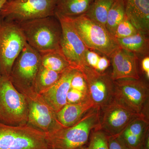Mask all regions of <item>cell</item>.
<instances>
[{
    "mask_svg": "<svg viewBox=\"0 0 149 149\" xmlns=\"http://www.w3.org/2000/svg\"><path fill=\"white\" fill-rule=\"evenodd\" d=\"M26 42L40 54L60 50V22L55 16L18 23Z\"/></svg>",
    "mask_w": 149,
    "mask_h": 149,
    "instance_id": "obj_1",
    "label": "cell"
},
{
    "mask_svg": "<svg viewBox=\"0 0 149 149\" xmlns=\"http://www.w3.org/2000/svg\"><path fill=\"white\" fill-rule=\"evenodd\" d=\"M100 108L96 107L75 125L46 133L49 149H76L85 146L91 132L99 128Z\"/></svg>",
    "mask_w": 149,
    "mask_h": 149,
    "instance_id": "obj_2",
    "label": "cell"
},
{
    "mask_svg": "<svg viewBox=\"0 0 149 149\" xmlns=\"http://www.w3.org/2000/svg\"><path fill=\"white\" fill-rule=\"evenodd\" d=\"M69 17L72 26L88 49L111 57L120 48L115 37L105 27L93 21L85 14Z\"/></svg>",
    "mask_w": 149,
    "mask_h": 149,
    "instance_id": "obj_3",
    "label": "cell"
},
{
    "mask_svg": "<svg viewBox=\"0 0 149 149\" xmlns=\"http://www.w3.org/2000/svg\"><path fill=\"white\" fill-rule=\"evenodd\" d=\"M28 106L27 99L14 86L9 77L0 78V123L6 125L27 124Z\"/></svg>",
    "mask_w": 149,
    "mask_h": 149,
    "instance_id": "obj_4",
    "label": "cell"
},
{
    "mask_svg": "<svg viewBox=\"0 0 149 149\" xmlns=\"http://www.w3.org/2000/svg\"><path fill=\"white\" fill-rule=\"evenodd\" d=\"M26 40L18 23L0 18V72L9 77Z\"/></svg>",
    "mask_w": 149,
    "mask_h": 149,
    "instance_id": "obj_5",
    "label": "cell"
},
{
    "mask_svg": "<svg viewBox=\"0 0 149 149\" xmlns=\"http://www.w3.org/2000/svg\"><path fill=\"white\" fill-rule=\"evenodd\" d=\"M46 136L27 124L13 126L0 123V149H49Z\"/></svg>",
    "mask_w": 149,
    "mask_h": 149,
    "instance_id": "obj_6",
    "label": "cell"
},
{
    "mask_svg": "<svg viewBox=\"0 0 149 149\" xmlns=\"http://www.w3.org/2000/svg\"><path fill=\"white\" fill-rule=\"evenodd\" d=\"M56 0H7L0 10V18L17 23L55 16Z\"/></svg>",
    "mask_w": 149,
    "mask_h": 149,
    "instance_id": "obj_7",
    "label": "cell"
},
{
    "mask_svg": "<svg viewBox=\"0 0 149 149\" xmlns=\"http://www.w3.org/2000/svg\"><path fill=\"white\" fill-rule=\"evenodd\" d=\"M114 99L136 114L146 116L148 104V86L139 79L124 78L113 81Z\"/></svg>",
    "mask_w": 149,
    "mask_h": 149,
    "instance_id": "obj_8",
    "label": "cell"
},
{
    "mask_svg": "<svg viewBox=\"0 0 149 149\" xmlns=\"http://www.w3.org/2000/svg\"><path fill=\"white\" fill-rule=\"evenodd\" d=\"M41 65V54L26 43L14 62L9 77L19 92L35 90L36 76Z\"/></svg>",
    "mask_w": 149,
    "mask_h": 149,
    "instance_id": "obj_9",
    "label": "cell"
},
{
    "mask_svg": "<svg viewBox=\"0 0 149 149\" xmlns=\"http://www.w3.org/2000/svg\"><path fill=\"white\" fill-rule=\"evenodd\" d=\"M58 19L62 29L61 52L71 67L83 73L89 66L86 60L88 48L72 26L69 17L55 16Z\"/></svg>",
    "mask_w": 149,
    "mask_h": 149,
    "instance_id": "obj_10",
    "label": "cell"
},
{
    "mask_svg": "<svg viewBox=\"0 0 149 149\" xmlns=\"http://www.w3.org/2000/svg\"><path fill=\"white\" fill-rule=\"evenodd\" d=\"M27 99L28 106L27 124L42 132L48 133L63 128L56 117V113L35 90L19 92Z\"/></svg>",
    "mask_w": 149,
    "mask_h": 149,
    "instance_id": "obj_11",
    "label": "cell"
},
{
    "mask_svg": "<svg viewBox=\"0 0 149 149\" xmlns=\"http://www.w3.org/2000/svg\"><path fill=\"white\" fill-rule=\"evenodd\" d=\"M139 116L114 99L100 109L99 128L108 136H116Z\"/></svg>",
    "mask_w": 149,
    "mask_h": 149,
    "instance_id": "obj_12",
    "label": "cell"
},
{
    "mask_svg": "<svg viewBox=\"0 0 149 149\" xmlns=\"http://www.w3.org/2000/svg\"><path fill=\"white\" fill-rule=\"evenodd\" d=\"M83 74L90 100L96 106L102 108L114 100V83L110 75L89 67Z\"/></svg>",
    "mask_w": 149,
    "mask_h": 149,
    "instance_id": "obj_13",
    "label": "cell"
},
{
    "mask_svg": "<svg viewBox=\"0 0 149 149\" xmlns=\"http://www.w3.org/2000/svg\"><path fill=\"white\" fill-rule=\"evenodd\" d=\"M77 71L73 68H69L62 73L59 79L52 87L40 94L56 113L67 104V95L70 88L71 80Z\"/></svg>",
    "mask_w": 149,
    "mask_h": 149,
    "instance_id": "obj_14",
    "label": "cell"
},
{
    "mask_svg": "<svg viewBox=\"0 0 149 149\" xmlns=\"http://www.w3.org/2000/svg\"><path fill=\"white\" fill-rule=\"evenodd\" d=\"M112 71L110 76L114 80L124 78L140 79L138 67V56L120 48L111 56Z\"/></svg>",
    "mask_w": 149,
    "mask_h": 149,
    "instance_id": "obj_15",
    "label": "cell"
},
{
    "mask_svg": "<svg viewBox=\"0 0 149 149\" xmlns=\"http://www.w3.org/2000/svg\"><path fill=\"white\" fill-rule=\"evenodd\" d=\"M149 127L148 118L141 116L132 120L117 136L128 149H142L148 134Z\"/></svg>",
    "mask_w": 149,
    "mask_h": 149,
    "instance_id": "obj_16",
    "label": "cell"
},
{
    "mask_svg": "<svg viewBox=\"0 0 149 149\" xmlns=\"http://www.w3.org/2000/svg\"><path fill=\"white\" fill-rule=\"evenodd\" d=\"M126 16L139 32L149 33V0H123Z\"/></svg>",
    "mask_w": 149,
    "mask_h": 149,
    "instance_id": "obj_17",
    "label": "cell"
},
{
    "mask_svg": "<svg viewBox=\"0 0 149 149\" xmlns=\"http://www.w3.org/2000/svg\"><path fill=\"white\" fill-rule=\"evenodd\" d=\"M96 107L90 99L80 103L66 104L56 113V117L63 128H67L75 125Z\"/></svg>",
    "mask_w": 149,
    "mask_h": 149,
    "instance_id": "obj_18",
    "label": "cell"
},
{
    "mask_svg": "<svg viewBox=\"0 0 149 149\" xmlns=\"http://www.w3.org/2000/svg\"><path fill=\"white\" fill-rule=\"evenodd\" d=\"M94 0H56L55 16L74 17L85 14Z\"/></svg>",
    "mask_w": 149,
    "mask_h": 149,
    "instance_id": "obj_19",
    "label": "cell"
},
{
    "mask_svg": "<svg viewBox=\"0 0 149 149\" xmlns=\"http://www.w3.org/2000/svg\"><path fill=\"white\" fill-rule=\"evenodd\" d=\"M148 35L138 32L125 38L116 39L120 47L138 55H145L149 52Z\"/></svg>",
    "mask_w": 149,
    "mask_h": 149,
    "instance_id": "obj_20",
    "label": "cell"
},
{
    "mask_svg": "<svg viewBox=\"0 0 149 149\" xmlns=\"http://www.w3.org/2000/svg\"><path fill=\"white\" fill-rule=\"evenodd\" d=\"M41 65L58 73H62L71 67L61 51L40 54Z\"/></svg>",
    "mask_w": 149,
    "mask_h": 149,
    "instance_id": "obj_21",
    "label": "cell"
},
{
    "mask_svg": "<svg viewBox=\"0 0 149 149\" xmlns=\"http://www.w3.org/2000/svg\"><path fill=\"white\" fill-rule=\"evenodd\" d=\"M114 1L94 0L85 15L93 21L106 27L108 13Z\"/></svg>",
    "mask_w": 149,
    "mask_h": 149,
    "instance_id": "obj_22",
    "label": "cell"
},
{
    "mask_svg": "<svg viewBox=\"0 0 149 149\" xmlns=\"http://www.w3.org/2000/svg\"><path fill=\"white\" fill-rule=\"evenodd\" d=\"M61 74L41 65L36 76L35 91L40 94L44 93L58 80Z\"/></svg>",
    "mask_w": 149,
    "mask_h": 149,
    "instance_id": "obj_23",
    "label": "cell"
},
{
    "mask_svg": "<svg viewBox=\"0 0 149 149\" xmlns=\"http://www.w3.org/2000/svg\"><path fill=\"white\" fill-rule=\"evenodd\" d=\"M125 16L123 0H115L109 11L106 24L107 29L113 36L118 25Z\"/></svg>",
    "mask_w": 149,
    "mask_h": 149,
    "instance_id": "obj_24",
    "label": "cell"
},
{
    "mask_svg": "<svg viewBox=\"0 0 149 149\" xmlns=\"http://www.w3.org/2000/svg\"><path fill=\"white\" fill-rule=\"evenodd\" d=\"M88 149H109L108 136L98 128L92 131Z\"/></svg>",
    "mask_w": 149,
    "mask_h": 149,
    "instance_id": "obj_25",
    "label": "cell"
},
{
    "mask_svg": "<svg viewBox=\"0 0 149 149\" xmlns=\"http://www.w3.org/2000/svg\"><path fill=\"white\" fill-rule=\"evenodd\" d=\"M139 31L133 26L126 15L116 29L114 37L116 39L125 38L135 35Z\"/></svg>",
    "mask_w": 149,
    "mask_h": 149,
    "instance_id": "obj_26",
    "label": "cell"
},
{
    "mask_svg": "<svg viewBox=\"0 0 149 149\" xmlns=\"http://www.w3.org/2000/svg\"><path fill=\"white\" fill-rule=\"evenodd\" d=\"M89 99L88 94L70 88L67 95L66 102L69 104H79Z\"/></svg>",
    "mask_w": 149,
    "mask_h": 149,
    "instance_id": "obj_27",
    "label": "cell"
},
{
    "mask_svg": "<svg viewBox=\"0 0 149 149\" xmlns=\"http://www.w3.org/2000/svg\"><path fill=\"white\" fill-rule=\"evenodd\" d=\"M70 88L88 94L87 83L83 73L80 71H77L72 77L70 84Z\"/></svg>",
    "mask_w": 149,
    "mask_h": 149,
    "instance_id": "obj_28",
    "label": "cell"
},
{
    "mask_svg": "<svg viewBox=\"0 0 149 149\" xmlns=\"http://www.w3.org/2000/svg\"><path fill=\"white\" fill-rule=\"evenodd\" d=\"M108 145L109 149H128L117 135L108 136Z\"/></svg>",
    "mask_w": 149,
    "mask_h": 149,
    "instance_id": "obj_29",
    "label": "cell"
},
{
    "mask_svg": "<svg viewBox=\"0 0 149 149\" xmlns=\"http://www.w3.org/2000/svg\"><path fill=\"white\" fill-rule=\"evenodd\" d=\"M100 56L95 52L88 49L86 52V60L89 66L95 69Z\"/></svg>",
    "mask_w": 149,
    "mask_h": 149,
    "instance_id": "obj_30",
    "label": "cell"
},
{
    "mask_svg": "<svg viewBox=\"0 0 149 149\" xmlns=\"http://www.w3.org/2000/svg\"><path fill=\"white\" fill-rule=\"evenodd\" d=\"M109 61L106 57L105 56H100L98 62L95 70L99 72H103L109 66Z\"/></svg>",
    "mask_w": 149,
    "mask_h": 149,
    "instance_id": "obj_31",
    "label": "cell"
},
{
    "mask_svg": "<svg viewBox=\"0 0 149 149\" xmlns=\"http://www.w3.org/2000/svg\"><path fill=\"white\" fill-rule=\"evenodd\" d=\"M142 68L143 71L146 73L147 78H149V57L146 56L142 61Z\"/></svg>",
    "mask_w": 149,
    "mask_h": 149,
    "instance_id": "obj_32",
    "label": "cell"
},
{
    "mask_svg": "<svg viewBox=\"0 0 149 149\" xmlns=\"http://www.w3.org/2000/svg\"><path fill=\"white\" fill-rule=\"evenodd\" d=\"M7 0H0V10Z\"/></svg>",
    "mask_w": 149,
    "mask_h": 149,
    "instance_id": "obj_33",
    "label": "cell"
},
{
    "mask_svg": "<svg viewBox=\"0 0 149 149\" xmlns=\"http://www.w3.org/2000/svg\"><path fill=\"white\" fill-rule=\"evenodd\" d=\"M76 149H88V148L85 146H82L79 147Z\"/></svg>",
    "mask_w": 149,
    "mask_h": 149,
    "instance_id": "obj_34",
    "label": "cell"
},
{
    "mask_svg": "<svg viewBox=\"0 0 149 149\" xmlns=\"http://www.w3.org/2000/svg\"><path fill=\"white\" fill-rule=\"evenodd\" d=\"M1 72H0V78H1Z\"/></svg>",
    "mask_w": 149,
    "mask_h": 149,
    "instance_id": "obj_35",
    "label": "cell"
}]
</instances>
